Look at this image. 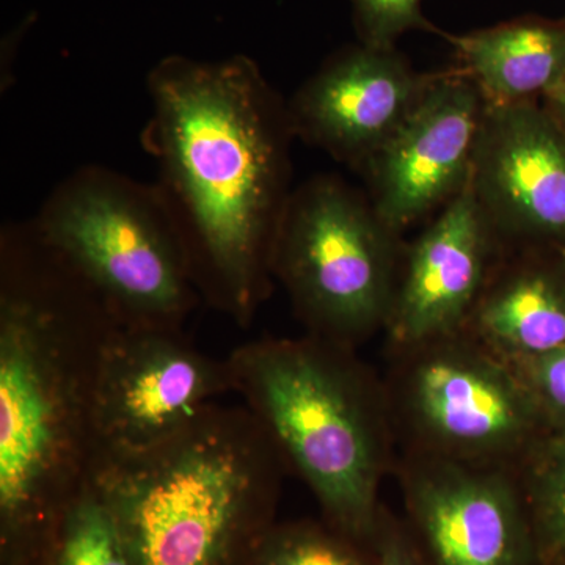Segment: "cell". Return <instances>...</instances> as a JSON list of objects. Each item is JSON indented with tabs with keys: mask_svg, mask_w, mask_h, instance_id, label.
Segmentation results:
<instances>
[{
	"mask_svg": "<svg viewBox=\"0 0 565 565\" xmlns=\"http://www.w3.org/2000/svg\"><path fill=\"white\" fill-rule=\"evenodd\" d=\"M470 182L504 250L565 252V132L541 102L486 103Z\"/></svg>",
	"mask_w": 565,
	"mask_h": 565,
	"instance_id": "obj_10",
	"label": "cell"
},
{
	"mask_svg": "<svg viewBox=\"0 0 565 565\" xmlns=\"http://www.w3.org/2000/svg\"><path fill=\"white\" fill-rule=\"evenodd\" d=\"M433 74L412 68L396 47H344L286 104L294 137L360 172L414 109Z\"/></svg>",
	"mask_w": 565,
	"mask_h": 565,
	"instance_id": "obj_12",
	"label": "cell"
},
{
	"mask_svg": "<svg viewBox=\"0 0 565 565\" xmlns=\"http://www.w3.org/2000/svg\"><path fill=\"white\" fill-rule=\"evenodd\" d=\"M32 223L122 329L182 330L202 302L154 182L84 166L52 189Z\"/></svg>",
	"mask_w": 565,
	"mask_h": 565,
	"instance_id": "obj_5",
	"label": "cell"
},
{
	"mask_svg": "<svg viewBox=\"0 0 565 565\" xmlns=\"http://www.w3.org/2000/svg\"><path fill=\"white\" fill-rule=\"evenodd\" d=\"M394 468L434 565H525L535 553L514 468L412 451Z\"/></svg>",
	"mask_w": 565,
	"mask_h": 565,
	"instance_id": "obj_11",
	"label": "cell"
},
{
	"mask_svg": "<svg viewBox=\"0 0 565 565\" xmlns=\"http://www.w3.org/2000/svg\"><path fill=\"white\" fill-rule=\"evenodd\" d=\"M542 106L552 115L553 120L563 128L565 132V74L563 79L557 82L544 98L541 99Z\"/></svg>",
	"mask_w": 565,
	"mask_h": 565,
	"instance_id": "obj_22",
	"label": "cell"
},
{
	"mask_svg": "<svg viewBox=\"0 0 565 565\" xmlns=\"http://www.w3.org/2000/svg\"><path fill=\"white\" fill-rule=\"evenodd\" d=\"M120 327L32 221L2 226V565H39L63 509L90 481L96 386Z\"/></svg>",
	"mask_w": 565,
	"mask_h": 565,
	"instance_id": "obj_2",
	"label": "cell"
},
{
	"mask_svg": "<svg viewBox=\"0 0 565 565\" xmlns=\"http://www.w3.org/2000/svg\"><path fill=\"white\" fill-rule=\"evenodd\" d=\"M39 565H136L117 516L92 481L63 509Z\"/></svg>",
	"mask_w": 565,
	"mask_h": 565,
	"instance_id": "obj_16",
	"label": "cell"
},
{
	"mask_svg": "<svg viewBox=\"0 0 565 565\" xmlns=\"http://www.w3.org/2000/svg\"><path fill=\"white\" fill-rule=\"evenodd\" d=\"M512 366L530 390L548 433L565 434V348Z\"/></svg>",
	"mask_w": 565,
	"mask_h": 565,
	"instance_id": "obj_20",
	"label": "cell"
},
{
	"mask_svg": "<svg viewBox=\"0 0 565 565\" xmlns=\"http://www.w3.org/2000/svg\"><path fill=\"white\" fill-rule=\"evenodd\" d=\"M501 255L463 332L509 364L565 348V252Z\"/></svg>",
	"mask_w": 565,
	"mask_h": 565,
	"instance_id": "obj_14",
	"label": "cell"
},
{
	"mask_svg": "<svg viewBox=\"0 0 565 565\" xmlns=\"http://www.w3.org/2000/svg\"><path fill=\"white\" fill-rule=\"evenodd\" d=\"M288 470L247 407L217 403L162 445L96 463L90 481L136 565H247Z\"/></svg>",
	"mask_w": 565,
	"mask_h": 565,
	"instance_id": "obj_3",
	"label": "cell"
},
{
	"mask_svg": "<svg viewBox=\"0 0 565 565\" xmlns=\"http://www.w3.org/2000/svg\"><path fill=\"white\" fill-rule=\"evenodd\" d=\"M141 132L154 185L200 299L241 329L274 285V255L289 188L288 106L245 55H170L147 77Z\"/></svg>",
	"mask_w": 565,
	"mask_h": 565,
	"instance_id": "obj_1",
	"label": "cell"
},
{
	"mask_svg": "<svg viewBox=\"0 0 565 565\" xmlns=\"http://www.w3.org/2000/svg\"><path fill=\"white\" fill-rule=\"evenodd\" d=\"M234 393L269 434L330 525L371 537L382 481L396 467L384 382L355 351L315 334L262 338L228 356Z\"/></svg>",
	"mask_w": 565,
	"mask_h": 565,
	"instance_id": "obj_4",
	"label": "cell"
},
{
	"mask_svg": "<svg viewBox=\"0 0 565 565\" xmlns=\"http://www.w3.org/2000/svg\"><path fill=\"white\" fill-rule=\"evenodd\" d=\"M525 498L535 555L565 559V434H546L515 468Z\"/></svg>",
	"mask_w": 565,
	"mask_h": 565,
	"instance_id": "obj_17",
	"label": "cell"
},
{
	"mask_svg": "<svg viewBox=\"0 0 565 565\" xmlns=\"http://www.w3.org/2000/svg\"><path fill=\"white\" fill-rule=\"evenodd\" d=\"M424 0H351L360 43L390 50L405 33L424 31L445 36L423 13Z\"/></svg>",
	"mask_w": 565,
	"mask_h": 565,
	"instance_id": "obj_19",
	"label": "cell"
},
{
	"mask_svg": "<svg viewBox=\"0 0 565 565\" xmlns=\"http://www.w3.org/2000/svg\"><path fill=\"white\" fill-rule=\"evenodd\" d=\"M486 99L455 68L434 73L399 128L360 170L367 200L399 236L468 184Z\"/></svg>",
	"mask_w": 565,
	"mask_h": 565,
	"instance_id": "obj_9",
	"label": "cell"
},
{
	"mask_svg": "<svg viewBox=\"0 0 565 565\" xmlns=\"http://www.w3.org/2000/svg\"><path fill=\"white\" fill-rule=\"evenodd\" d=\"M397 237L340 178L321 174L292 191L274 277L308 333L355 351L385 330L403 259Z\"/></svg>",
	"mask_w": 565,
	"mask_h": 565,
	"instance_id": "obj_6",
	"label": "cell"
},
{
	"mask_svg": "<svg viewBox=\"0 0 565 565\" xmlns=\"http://www.w3.org/2000/svg\"><path fill=\"white\" fill-rule=\"evenodd\" d=\"M393 351L384 386L405 451L515 470L550 434L515 367L463 330Z\"/></svg>",
	"mask_w": 565,
	"mask_h": 565,
	"instance_id": "obj_7",
	"label": "cell"
},
{
	"mask_svg": "<svg viewBox=\"0 0 565 565\" xmlns=\"http://www.w3.org/2000/svg\"><path fill=\"white\" fill-rule=\"evenodd\" d=\"M352 535L313 523L270 526L247 565H367Z\"/></svg>",
	"mask_w": 565,
	"mask_h": 565,
	"instance_id": "obj_18",
	"label": "cell"
},
{
	"mask_svg": "<svg viewBox=\"0 0 565 565\" xmlns=\"http://www.w3.org/2000/svg\"><path fill=\"white\" fill-rule=\"evenodd\" d=\"M444 39L486 103L541 102L565 74V14H526Z\"/></svg>",
	"mask_w": 565,
	"mask_h": 565,
	"instance_id": "obj_15",
	"label": "cell"
},
{
	"mask_svg": "<svg viewBox=\"0 0 565 565\" xmlns=\"http://www.w3.org/2000/svg\"><path fill=\"white\" fill-rule=\"evenodd\" d=\"M228 393V360L200 351L184 329L120 327L99 370L92 468L162 445Z\"/></svg>",
	"mask_w": 565,
	"mask_h": 565,
	"instance_id": "obj_8",
	"label": "cell"
},
{
	"mask_svg": "<svg viewBox=\"0 0 565 565\" xmlns=\"http://www.w3.org/2000/svg\"><path fill=\"white\" fill-rule=\"evenodd\" d=\"M377 550H375L374 565H422L416 559L414 550L407 545V542L394 531L384 530L381 516L377 522Z\"/></svg>",
	"mask_w": 565,
	"mask_h": 565,
	"instance_id": "obj_21",
	"label": "cell"
},
{
	"mask_svg": "<svg viewBox=\"0 0 565 565\" xmlns=\"http://www.w3.org/2000/svg\"><path fill=\"white\" fill-rule=\"evenodd\" d=\"M503 253L468 181L401 259L385 326L392 348L460 332Z\"/></svg>",
	"mask_w": 565,
	"mask_h": 565,
	"instance_id": "obj_13",
	"label": "cell"
}]
</instances>
